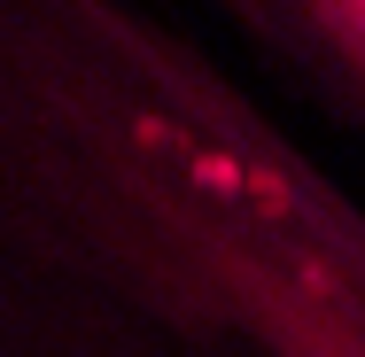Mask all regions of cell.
<instances>
[{
  "label": "cell",
  "instance_id": "1",
  "mask_svg": "<svg viewBox=\"0 0 365 357\" xmlns=\"http://www.w3.org/2000/svg\"><path fill=\"white\" fill-rule=\"evenodd\" d=\"M0 357H365V195L133 0H0Z\"/></svg>",
  "mask_w": 365,
  "mask_h": 357
},
{
  "label": "cell",
  "instance_id": "2",
  "mask_svg": "<svg viewBox=\"0 0 365 357\" xmlns=\"http://www.w3.org/2000/svg\"><path fill=\"white\" fill-rule=\"evenodd\" d=\"M187 31L280 125H327L365 148V0H133Z\"/></svg>",
  "mask_w": 365,
  "mask_h": 357
}]
</instances>
